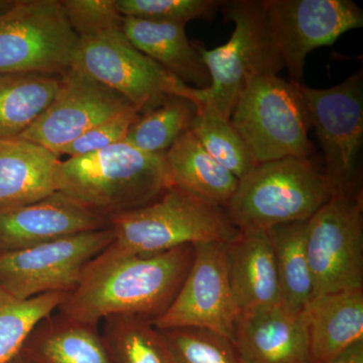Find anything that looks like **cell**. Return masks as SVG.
Returning a JSON list of instances; mask_svg holds the SVG:
<instances>
[{
	"mask_svg": "<svg viewBox=\"0 0 363 363\" xmlns=\"http://www.w3.org/2000/svg\"><path fill=\"white\" fill-rule=\"evenodd\" d=\"M140 114V112L138 109L131 108L119 116H114L113 118L98 124L64 147L60 152L59 157L61 155H66L70 157L83 156L124 142L128 131Z\"/></svg>",
	"mask_w": 363,
	"mask_h": 363,
	"instance_id": "obj_32",
	"label": "cell"
},
{
	"mask_svg": "<svg viewBox=\"0 0 363 363\" xmlns=\"http://www.w3.org/2000/svg\"><path fill=\"white\" fill-rule=\"evenodd\" d=\"M26 363H112L98 325L50 315L18 353Z\"/></svg>",
	"mask_w": 363,
	"mask_h": 363,
	"instance_id": "obj_21",
	"label": "cell"
},
{
	"mask_svg": "<svg viewBox=\"0 0 363 363\" xmlns=\"http://www.w3.org/2000/svg\"><path fill=\"white\" fill-rule=\"evenodd\" d=\"M224 1L220 0H117L123 18L186 26L189 21L212 20Z\"/></svg>",
	"mask_w": 363,
	"mask_h": 363,
	"instance_id": "obj_30",
	"label": "cell"
},
{
	"mask_svg": "<svg viewBox=\"0 0 363 363\" xmlns=\"http://www.w3.org/2000/svg\"><path fill=\"white\" fill-rule=\"evenodd\" d=\"M131 108L135 107L123 95L71 68L62 76L61 87L50 106L18 136L59 157L86 131Z\"/></svg>",
	"mask_w": 363,
	"mask_h": 363,
	"instance_id": "obj_14",
	"label": "cell"
},
{
	"mask_svg": "<svg viewBox=\"0 0 363 363\" xmlns=\"http://www.w3.org/2000/svg\"><path fill=\"white\" fill-rule=\"evenodd\" d=\"M226 267L231 292L240 313L281 304L267 229H238L226 243Z\"/></svg>",
	"mask_w": 363,
	"mask_h": 363,
	"instance_id": "obj_17",
	"label": "cell"
},
{
	"mask_svg": "<svg viewBox=\"0 0 363 363\" xmlns=\"http://www.w3.org/2000/svg\"><path fill=\"white\" fill-rule=\"evenodd\" d=\"M301 84L278 75L252 78L230 116L257 164L284 157H311L310 121Z\"/></svg>",
	"mask_w": 363,
	"mask_h": 363,
	"instance_id": "obj_6",
	"label": "cell"
},
{
	"mask_svg": "<svg viewBox=\"0 0 363 363\" xmlns=\"http://www.w3.org/2000/svg\"><path fill=\"white\" fill-rule=\"evenodd\" d=\"M313 297L363 289L362 190L338 191L308 220Z\"/></svg>",
	"mask_w": 363,
	"mask_h": 363,
	"instance_id": "obj_9",
	"label": "cell"
},
{
	"mask_svg": "<svg viewBox=\"0 0 363 363\" xmlns=\"http://www.w3.org/2000/svg\"><path fill=\"white\" fill-rule=\"evenodd\" d=\"M68 295L48 293L23 300L0 286V363L16 357L33 329L58 310Z\"/></svg>",
	"mask_w": 363,
	"mask_h": 363,
	"instance_id": "obj_27",
	"label": "cell"
},
{
	"mask_svg": "<svg viewBox=\"0 0 363 363\" xmlns=\"http://www.w3.org/2000/svg\"><path fill=\"white\" fill-rule=\"evenodd\" d=\"M160 331L174 363H241L233 343L213 331L192 327Z\"/></svg>",
	"mask_w": 363,
	"mask_h": 363,
	"instance_id": "obj_29",
	"label": "cell"
},
{
	"mask_svg": "<svg viewBox=\"0 0 363 363\" xmlns=\"http://www.w3.org/2000/svg\"><path fill=\"white\" fill-rule=\"evenodd\" d=\"M184 25L123 18V32L138 51L195 89L211 84L209 72Z\"/></svg>",
	"mask_w": 363,
	"mask_h": 363,
	"instance_id": "obj_20",
	"label": "cell"
},
{
	"mask_svg": "<svg viewBox=\"0 0 363 363\" xmlns=\"http://www.w3.org/2000/svg\"><path fill=\"white\" fill-rule=\"evenodd\" d=\"M79 37L59 0H18L0 14V73L63 76Z\"/></svg>",
	"mask_w": 363,
	"mask_h": 363,
	"instance_id": "obj_8",
	"label": "cell"
},
{
	"mask_svg": "<svg viewBox=\"0 0 363 363\" xmlns=\"http://www.w3.org/2000/svg\"><path fill=\"white\" fill-rule=\"evenodd\" d=\"M308 220L288 222L267 229L281 286V304L298 313L313 297L307 250Z\"/></svg>",
	"mask_w": 363,
	"mask_h": 363,
	"instance_id": "obj_24",
	"label": "cell"
},
{
	"mask_svg": "<svg viewBox=\"0 0 363 363\" xmlns=\"http://www.w3.org/2000/svg\"><path fill=\"white\" fill-rule=\"evenodd\" d=\"M107 227L108 219L57 191L30 204L0 206V252L26 250Z\"/></svg>",
	"mask_w": 363,
	"mask_h": 363,
	"instance_id": "obj_15",
	"label": "cell"
},
{
	"mask_svg": "<svg viewBox=\"0 0 363 363\" xmlns=\"http://www.w3.org/2000/svg\"><path fill=\"white\" fill-rule=\"evenodd\" d=\"M193 259V245L145 257L121 252L111 243L88 262L59 314L95 325L116 315L154 322L175 300Z\"/></svg>",
	"mask_w": 363,
	"mask_h": 363,
	"instance_id": "obj_1",
	"label": "cell"
},
{
	"mask_svg": "<svg viewBox=\"0 0 363 363\" xmlns=\"http://www.w3.org/2000/svg\"><path fill=\"white\" fill-rule=\"evenodd\" d=\"M233 343L241 363H310L301 312L283 304L240 313Z\"/></svg>",
	"mask_w": 363,
	"mask_h": 363,
	"instance_id": "obj_16",
	"label": "cell"
},
{
	"mask_svg": "<svg viewBox=\"0 0 363 363\" xmlns=\"http://www.w3.org/2000/svg\"><path fill=\"white\" fill-rule=\"evenodd\" d=\"M190 130L203 149L238 180L257 166L230 119L224 118L211 105L198 104L197 114Z\"/></svg>",
	"mask_w": 363,
	"mask_h": 363,
	"instance_id": "obj_28",
	"label": "cell"
},
{
	"mask_svg": "<svg viewBox=\"0 0 363 363\" xmlns=\"http://www.w3.org/2000/svg\"><path fill=\"white\" fill-rule=\"evenodd\" d=\"M114 240L111 227L37 247L0 252V286L20 298L70 294L91 262Z\"/></svg>",
	"mask_w": 363,
	"mask_h": 363,
	"instance_id": "obj_11",
	"label": "cell"
},
{
	"mask_svg": "<svg viewBox=\"0 0 363 363\" xmlns=\"http://www.w3.org/2000/svg\"><path fill=\"white\" fill-rule=\"evenodd\" d=\"M335 194L311 157H289L257 164L225 207L238 229H269L308 220Z\"/></svg>",
	"mask_w": 363,
	"mask_h": 363,
	"instance_id": "obj_3",
	"label": "cell"
},
{
	"mask_svg": "<svg viewBox=\"0 0 363 363\" xmlns=\"http://www.w3.org/2000/svg\"><path fill=\"white\" fill-rule=\"evenodd\" d=\"M310 363H327L363 340V289L312 298L301 311Z\"/></svg>",
	"mask_w": 363,
	"mask_h": 363,
	"instance_id": "obj_18",
	"label": "cell"
},
{
	"mask_svg": "<svg viewBox=\"0 0 363 363\" xmlns=\"http://www.w3.org/2000/svg\"><path fill=\"white\" fill-rule=\"evenodd\" d=\"M327 363H363V340L355 343L335 359Z\"/></svg>",
	"mask_w": 363,
	"mask_h": 363,
	"instance_id": "obj_33",
	"label": "cell"
},
{
	"mask_svg": "<svg viewBox=\"0 0 363 363\" xmlns=\"http://www.w3.org/2000/svg\"><path fill=\"white\" fill-rule=\"evenodd\" d=\"M72 68L123 95L140 113L169 96L200 104V89L186 85L138 51L123 30L79 39Z\"/></svg>",
	"mask_w": 363,
	"mask_h": 363,
	"instance_id": "obj_7",
	"label": "cell"
},
{
	"mask_svg": "<svg viewBox=\"0 0 363 363\" xmlns=\"http://www.w3.org/2000/svg\"><path fill=\"white\" fill-rule=\"evenodd\" d=\"M62 76L0 73V140L21 135L50 106Z\"/></svg>",
	"mask_w": 363,
	"mask_h": 363,
	"instance_id": "obj_23",
	"label": "cell"
},
{
	"mask_svg": "<svg viewBox=\"0 0 363 363\" xmlns=\"http://www.w3.org/2000/svg\"><path fill=\"white\" fill-rule=\"evenodd\" d=\"M267 26L291 82L302 84L306 58L363 26V11L352 0H264Z\"/></svg>",
	"mask_w": 363,
	"mask_h": 363,
	"instance_id": "obj_12",
	"label": "cell"
},
{
	"mask_svg": "<svg viewBox=\"0 0 363 363\" xmlns=\"http://www.w3.org/2000/svg\"><path fill=\"white\" fill-rule=\"evenodd\" d=\"M60 162L21 136L0 140V206L30 204L56 193Z\"/></svg>",
	"mask_w": 363,
	"mask_h": 363,
	"instance_id": "obj_19",
	"label": "cell"
},
{
	"mask_svg": "<svg viewBox=\"0 0 363 363\" xmlns=\"http://www.w3.org/2000/svg\"><path fill=\"white\" fill-rule=\"evenodd\" d=\"M194 259L169 309L152 323L160 330L181 327L207 329L233 342L240 312L226 267V243L193 245Z\"/></svg>",
	"mask_w": 363,
	"mask_h": 363,
	"instance_id": "obj_13",
	"label": "cell"
},
{
	"mask_svg": "<svg viewBox=\"0 0 363 363\" xmlns=\"http://www.w3.org/2000/svg\"><path fill=\"white\" fill-rule=\"evenodd\" d=\"M6 363H26L23 362V358L20 357V355H16V357H13V359L9 360V362H7Z\"/></svg>",
	"mask_w": 363,
	"mask_h": 363,
	"instance_id": "obj_34",
	"label": "cell"
},
{
	"mask_svg": "<svg viewBox=\"0 0 363 363\" xmlns=\"http://www.w3.org/2000/svg\"><path fill=\"white\" fill-rule=\"evenodd\" d=\"M172 186L201 201L224 208L240 180L203 149L188 130L164 152Z\"/></svg>",
	"mask_w": 363,
	"mask_h": 363,
	"instance_id": "obj_22",
	"label": "cell"
},
{
	"mask_svg": "<svg viewBox=\"0 0 363 363\" xmlns=\"http://www.w3.org/2000/svg\"><path fill=\"white\" fill-rule=\"evenodd\" d=\"M222 9L225 20L234 23L233 33L226 44L212 50L196 44L211 79L199 95L200 104L230 119L250 80L278 75L285 67L267 26L264 0H230Z\"/></svg>",
	"mask_w": 363,
	"mask_h": 363,
	"instance_id": "obj_5",
	"label": "cell"
},
{
	"mask_svg": "<svg viewBox=\"0 0 363 363\" xmlns=\"http://www.w3.org/2000/svg\"><path fill=\"white\" fill-rule=\"evenodd\" d=\"M102 338L112 363H174L162 332L152 320L116 315L102 320Z\"/></svg>",
	"mask_w": 363,
	"mask_h": 363,
	"instance_id": "obj_25",
	"label": "cell"
},
{
	"mask_svg": "<svg viewBox=\"0 0 363 363\" xmlns=\"http://www.w3.org/2000/svg\"><path fill=\"white\" fill-rule=\"evenodd\" d=\"M108 224L114 247L145 257L195 243H227L238 231L224 208L176 187L145 206L109 217Z\"/></svg>",
	"mask_w": 363,
	"mask_h": 363,
	"instance_id": "obj_4",
	"label": "cell"
},
{
	"mask_svg": "<svg viewBox=\"0 0 363 363\" xmlns=\"http://www.w3.org/2000/svg\"><path fill=\"white\" fill-rule=\"evenodd\" d=\"M197 111L198 104L193 100L167 97L140 114L124 142L149 154H164L182 133L190 130Z\"/></svg>",
	"mask_w": 363,
	"mask_h": 363,
	"instance_id": "obj_26",
	"label": "cell"
},
{
	"mask_svg": "<svg viewBox=\"0 0 363 363\" xmlns=\"http://www.w3.org/2000/svg\"><path fill=\"white\" fill-rule=\"evenodd\" d=\"M310 125L323 150L325 176L335 192L358 191L363 145V73L328 89L300 85Z\"/></svg>",
	"mask_w": 363,
	"mask_h": 363,
	"instance_id": "obj_10",
	"label": "cell"
},
{
	"mask_svg": "<svg viewBox=\"0 0 363 363\" xmlns=\"http://www.w3.org/2000/svg\"><path fill=\"white\" fill-rule=\"evenodd\" d=\"M172 186L164 154L125 142L60 162L57 191L108 219L156 201Z\"/></svg>",
	"mask_w": 363,
	"mask_h": 363,
	"instance_id": "obj_2",
	"label": "cell"
},
{
	"mask_svg": "<svg viewBox=\"0 0 363 363\" xmlns=\"http://www.w3.org/2000/svg\"><path fill=\"white\" fill-rule=\"evenodd\" d=\"M61 4L79 39L123 30L117 0H62Z\"/></svg>",
	"mask_w": 363,
	"mask_h": 363,
	"instance_id": "obj_31",
	"label": "cell"
}]
</instances>
